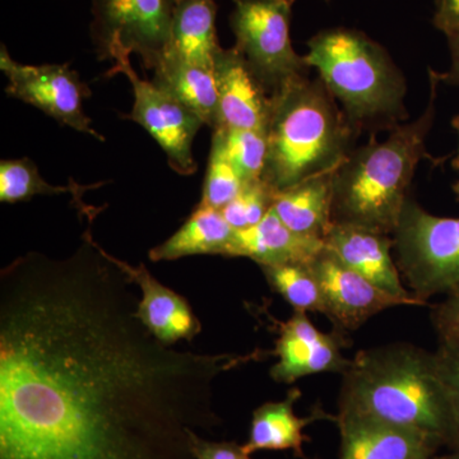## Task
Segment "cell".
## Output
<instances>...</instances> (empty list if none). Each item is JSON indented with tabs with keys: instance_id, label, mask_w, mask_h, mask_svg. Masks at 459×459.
<instances>
[{
	"instance_id": "obj_35",
	"label": "cell",
	"mask_w": 459,
	"mask_h": 459,
	"mask_svg": "<svg viewBox=\"0 0 459 459\" xmlns=\"http://www.w3.org/2000/svg\"><path fill=\"white\" fill-rule=\"evenodd\" d=\"M453 192L455 193V195H457L459 201V180L457 183L453 184Z\"/></svg>"
},
{
	"instance_id": "obj_8",
	"label": "cell",
	"mask_w": 459,
	"mask_h": 459,
	"mask_svg": "<svg viewBox=\"0 0 459 459\" xmlns=\"http://www.w3.org/2000/svg\"><path fill=\"white\" fill-rule=\"evenodd\" d=\"M178 0H92L90 33L100 62L122 48L150 71L164 56Z\"/></svg>"
},
{
	"instance_id": "obj_23",
	"label": "cell",
	"mask_w": 459,
	"mask_h": 459,
	"mask_svg": "<svg viewBox=\"0 0 459 459\" xmlns=\"http://www.w3.org/2000/svg\"><path fill=\"white\" fill-rule=\"evenodd\" d=\"M105 183L90 184H69L68 186H51L50 183L42 179L38 166L31 160H3L0 162V201L3 204H18V202L31 201L39 195H72L74 202L77 204L78 210L82 208L84 204L82 195L89 190L98 189Z\"/></svg>"
},
{
	"instance_id": "obj_30",
	"label": "cell",
	"mask_w": 459,
	"mask_h": 459,
	"mask_svg": "<svg viewBox=\"0 0 459 459\" xmlns=\"http://www.w3.org/2000/svg\"><path fill=\"white\" fill-rule=\"evenodd\" d=\"M192 443L195 459H252L243 446L235 442H211L195 434Z\"/></svg>"
},
{
	"instance_id": "obj_14",
	"label": "cell",
	"mask_w": 459,
	"mask_h": 459,
	"mask_svg": "<svg viewBox=\"0 0 459 459\" xmlns=\"http://www.w3.org/2000/svg\"><path fill=\"white\" fill-rule=\"evenodd\" d=\"M325 247L344 265L388 294L406 300L411 307L427 305L402 283L400 270L392 258L391 235L362 226L333 223L325 235Z\"/></svg>"
},
{
	"instance_id": "obj_26",
	"label": "cell",
	"mask_w": 459,
	"mask_h": 459,
	"mask_svg": "<svg viewBox=\"0 0 459 459\" xmlns=\"http://www.w3.org/2000/svg\"><path fill=\"white\" fill-rule=\"evenodd\" d=\"M244 181L226 155L221 133L213 131L210 159L205 172L204 192L199 204L222 210L232 201L241 189Z\"/></svg>"
},
{
	"instance_id": "obj_1",
	"label": "cell",
	"mask_w": 459,
	"mask_h": 459,
	"mask_svg": "<svg viewBox=\"0 0 459 459\" xmlns=\"http://www.w3.org/2000/svg\"><path fill=\"white\" fill-rule=\"evenodd\" d=\"M0 272V459H195L221 425L217 377L271 351H179L138 316L134 283L92 237ZM202 437V435H201Z\"/></svg>"
},
{
	"instance_id": "obj_20",
	"label": "cell",
	"mask_w": 459,
	"mask_h": 459,
	"mask_svg": "<svg viewBox=\"0 0 459 459\" xmlns=\"http://www.w3.org/2000/svg\"><path fill=\"white\" fill-rule=\"evenodd\" d=\"M336 171L316 175L277 192L273 211L287 228L325 241L333 225L332 205Z\"/></svg>"
},
{
	"instance_id": "obj_2",
	"label": "cell",
	"mask_w": 459,
	"mask_h": 459,
	"mask_svg": "<svg viewBox=\"0 0 459 459\" xmlns=\"http://www.w3.org/2000/svg\"><path fill=\"white\" fill-rule=\"evenodd\" d=\"M338 409L430 435L449 451L459 446L457 420L435 353L415 344L356 353L342 374Z\"/></svg>"
},
{
	"instance_id": "obj_32",
	"label": "cell",
	"mask_w": 459,
	"mask_h": 459,
	"mask_svg": "<svg viewBox=\"0 0 459 459\" xmlns=\"http://www.w3.org/2000/svg\"><path fill=\"white\" fill-rule=\"evenodd\" d=\"M448 39L449 50H451L452 65L448 72H437L440 83L451 84V86H459V30L446 33Z\"/></svg>"
},
{
	"instance_id": "obj_29",
	"label": "cell",
	"mask_w": 459,
	"mask_h": 459,
	"mask_svg": "<svg viewBox=\"0 0 459 459\" xmlns=\"http://www.w3.org/2000/svg\"><path fill=\"white\" fill-rule=\"evenodd\" d=\"M431 320L439 340H459V289L435 305Z\"/></svg>"
},
{
	"instance_id": "obj_24",
	"label": "cell",
	"mask_w": 459,
	"mask_h": 459,
	"mask_svg": "<svg viewBox=\"0 0 459 459\" xmlns=\"http://www.w3.org/2000/svg\"><path fill=\"white\" fill-rule=\"evenodd\" d=\"M268 285L296 312L323 313L325 296L310 263L259 265Z\"/></svg>"
},
{
	"instance_id": "obj_10",
	"label": "cell",
	"mask_w": 459,
	"mask_h": 459,
	"mask_svg": "<svg viewBox=\"0 0 459 459\" xmlns=\"http://www.w3.org/2000/svg\"><path fill=\"white\" fill-rule=\"evenodd\" d=\"M0 69L8 78L5 87L8 96L38 108L63 126L105 141V137L92 128L90 117L84 113L83 101L91 96L90 87L82 82L78 72L72 69L69 63L20 65L2 45Z\"/></svg>"
},
{
	"instance_id": "obj_4",
	"label": "cell",
	"mask_w": 459,
	"mask_h": 459,
	"mask_svg": "<svg viewBox=\"0 0 459 459\" xmlns=\"http://www.w3.org/2000/svg\"><path fill=\"white\" fill-rule=\"evenodd\" d=\"M262 179L281 192L336 171L359 137L320 78H294L272 93Z\"/></svg>"
},
{
	"instance_id": "obj_34",
	"label": "cell",
	"mask_w": 459,
	"mask_h": 459,
	"mask_svg": "<svg viewBox=\"0 0 459 459\" xmlns=\"http://www.w3.org/2000/svg\"><path fill=\"white\" fill-rule=\"evenodd\" d=\"M442 459H459V446L458 448L453 449L448 455H440Z\"/></svg>"
},
{
	"instance_id": "obj_11",
	"label": "cell",
	"mask_w": 459,
	"mask_h": 459,
	"mask_svg": "<svg viewBox=\"0 0 459 459\" xmlns=\"http://www.w3.org/2000/svg\"><path fill=\"white\" fill-rule=\"evenodd\" d=\"M279 325L276 349L272 351L279 361L272 367V379L291 385L313 374L342 376L349 368L351 360L342 355V349L347 346L342 329L323 333L310 322L307 313L296 310L291 318Z\"/></svg>"
},
{
	"instance_id": "obj_25",
	"label": "cell",
	"mask_w": 459,
	"mask_h": 459,
	"mask_svg": "<svg viewBox=\"0 0 459 459\" xmlns=\"http://www.w3.org/2000/svg\"><path fill=\"white\" fill-rule=\"evenodd\" d=\"M221 133L226 155L244 184L262 179L268 155L267 132L216 128Z\"/></svg>"
},
{
	"instance_id": "obj_36",
	"label": "cell",
	"mask_w": 459,
	"mask_h": 459,
	"mask_svg": "<svg viewBox=\"0 0 459 459\" xmlns=\"http://www.w3.org/2000/svg\"><path fill=\"white\" fill-rule=\"evenodd\" d=\"M433 459H442V457H440V455H437V457H435Z\"/></svg>"
},
{
	"instance_id": "obj_37",
	"label": "cell",
	"mask_w": 459,
	"mask_h": 459,
	"mask_svg": "<svg viewBox=\"0 0 459 459\" xmlns=\"http://www.w3.org/2000/svg\"><path fill=\"white\" fill-rule=\"evenodd\" d=\"M327 2H329V0H327Z\"/></svg>"
},
{
	"instance_id": "obj_6",
	"label": "cell",
	"mask_w": 459,
	"mask_h": 459,
	"mask_svg": "<svg viewBox=\"0 0 459 459\" xmlns=\"http://www.w3.org/2000/svg\"><path fill=\"white\" fill-rule=\"evenodd\" d=\"M400 273L427 303L459 289V219L435 216L407 198L394 234Z\"/></svg>"
},
{
	"instance_id": "obj_16",
	"label": "cell",
	"mask_w": 459,
	"mask_h": 459,
	"mask_svg": "<svg viewBox=\"0 0 459 459\" xmlns=\"http://www.w3.org/2000/svg\"><path fill=\"white\" fill-rule=\"evenodd\" d=\"M108 256L134 285L140 286L138 316L160 341L174 344L181 340L192 341L201 333V322L188 301L156 280L143 263L134 267L110 253Z\"/></svg>"
},
{
	"instance_id": "obj_3",
	"label": "cell",
	"mask_w": 459,
	"mask_h": 459,
	"mask_svg": "<svg viewBox=\"0 0 459 459\" xmlns=\"http://www.w3.org/2000/svg\"><path fill=\"white\" fill-rule=\"evenodd\" d=\"M430 98L424 113L389 132L385 141L371 134L364 146L353 148L337 169L333 183L332 221L362 226L392 235L400 221L411 183L420 161L430 159L427 138L437 114V72L429 69Z\"/></svg>"
},
{
	"instance_id": "obj_28",
	"label": "cell",
	"mask_w": 459,
	"mask_h": 459,
	"mask_svg": "<svg viewBox=\"0 0 459 459\" xmlns=\"http://www.w3.org/2000/svg\"><path fill=\"white\" fill-rule=\"evenodd\" d=\"M439 347L435 351L437 370L449 397L459 429V340H439Z\"/></svg>"
},
{
	"instance_id": "obj_17",
	"label": "cell",
	"mask_w": 459,
	"mask_h": 459,
	"mask_svg": "<svg viewBox=\"0 0 459 459\" xmlns=\"http://www.w3.org/2000/svg\"><path fill=\"white\" fill-rule=\"evenodd\" d=\"M323 249L325 241L292 231L272 208L253 228L235 231L225 256H244L258 265L310 263Z\"/></svg>"
},
{
	"instance_id": "obj_19",
	"label": "cell",
	"mask_w": 459,
	"mask_h": 459,
	"mask_svg": "<svg viewBox=\"0 0 459 459\" xmlns=\"http://www.w3.org/2000/svg\"><path fill=\"white\" fill-rule=\"evenodd\" d=\"M216 16L214 0H178L161 60L213 68L214 57L221 49L217 41Z\"/></svg>"
},
{
	"instance_id": "obj_33",
	"label": "cell",
	"mask_w": 459,
	"mask_h": 459,
	"mask_svg": "<svg viewBox=\"0 0 459 459\" xmlns=\"http://www.w3.org/2000/svg\"><path fill=\"white\" fill-rule=\"evenodd\" d=\"M452 126L455 129L458 133L459 137V114L455 115V117L452 119ZM452 168L455 169V170L459 171V146L457 150V155H455V159L452 160Z\"/></svg>"
},
{
	"instance_id": "obj_5",
	"label": "cell",
	"mask_w": 459,
	"mask_h": 459,
	"mask_svg": "<svg viewBox=\"0 0 459 459\" xmlns=\"http://www.w3.org/2000/svg\"><path fill=\"white\" fill-rule=\"evenodd\" d=\"M307 45L305 62L318 71L358 135L407 122L406 78L379 42L356 29L332 27Z\"/></svg>"
},
{
	"instance_id": "obj_9",
	"label": "cell",
	"mask_w": 459,
	"mask_h": 459,
	"mask_svg": "<svg viewBox=\"0 0 459 459\" xmlns=\"http://www.w3.org/2000/svg\"><path fill=\"white\" fill-rule=\"evenodd\" d=\"M129 56L131 54L122 48H114L110 51L114 66L108 75H126L134 95L132 111L123 115L124 119L132 120L146 129L164 151L172 170L184 177L195 174L197 164L193 157V142L204 123L197 114L159 89L152 81L148 82L138 77Z\"/></svg>"
},
{
	"instance_id": "obj_12",
	"label": "cell",
	"mask_w": 459,
	"mask_h": 459,
	"mask_svg": "<svg viewBox=\"0 0 459 459\" xmlns=\"http://www.w3.org/2000/svg\"><path fill=\"white\" fill-rule=\"evenodd\" d=\"M310 265L325 296V316L342 331H355L377 314L410 305L344 265L325 247Z\"/></svg>"
},
{
	"instance_id": "obj_22",
	"label": "cell",
	"mask_w": 459,
	"mask_h": 459,
	"mask_svg": "<svg viewBox=\"0 0 459 459\" xmlns=\"http://www.w3.org/2000/svg\"><path fill=\"white\" fill-rule=\"evenodd\" d=\"M152 82L201 117L204 126H219V96L213 68L161 60Z\"/></svg>"
},
{
	"instance_id": "obj_13",
	"label": "cell",
	"mask_w": 459,
	"mask_h": 459,
	"mask_svg": "<svg viewBox=\"0 0 459 459\" xmlns=\"http://www.w3.org/2000/svg\"><path fill=\"white\" fill-rule=\"evenodd\" d=\"M340 459H433L443 444L412 429L338 411Z\"/></svg>"
},
{
	"instance_id": "obj_18",
	"label": "cell",
	"mask_w": 459,
	"mask_h": 459,
	"mask_svg": "<svg viewBox=\"0 0 459 459\" xmlns=\"http://www.w3.org/2000/svg\"><path fill=\"white\" fill-rule=\"evenodd\" d=\"M300 397L301 392L291 388L285 400L267 402L253 412L249 437L243 446L247 455L259 451H292L296 458L307 459L303 446L310 442V437L304 434V429L320 420L336 422L337 416L316 406L309 416L299 418L294 407Z\"/></svg>"
},
{
	"instance_id": "obj_27",
	"label": "cell",
	"mask_w": 459,
	"mask_h": 459,
	"mask_svg": "<svg viewBox=\"0 0 459 459\" xmlns=\"http://www.w3.org/2000/svg\"><path fill=\"white\" fill-rule=\"evenodd\" d=\"M277 190L263 179L244 184L237 197L222 208L226 221L235 230L253 228L273 208Z\"/></svg>"
},
{
	"instance_id": "obj_21",
	"label": "cell",
	"mask_w": 459,
	"mask_h": 459,
	"mask_svg": "<svg viewBox=\"0 0 459 459\" xmlns=\"http://www.w3.org/2000/svg\"><path fill=\"white\" fill-rule=\"evenodd\" d=\"M235 230L221 210L198 204L172 237L150 250L151 261H177L193 255H226Z\"/></svg>"
},
{
	"instance_id": "obj_15",
	"label": "cell",
	"mask_w": 459,
	"mask_h": 459,
	"mask_svg": "<svg viewBox=\"0 0 459 459\" xmlns=\"http://www.w3.org/2000/svg\"><path fill=\"white\" fill-rule=\"evenodd\" d=\"M219 96L217 128L267 132L272 99L238 48L221 49L214 57Z\"/></svg>"
},
{
	"instance_id": "obj_31",
	"label": "cell",
	"mask_w": 459,
	"mask_h": 459,
	"mask_svg": "<svg viewBox=\"0 0 459 459\" xmlns=\"http://www.w3.org/2000/svg\"><path fill=\"white\" fill-rule=\"evenodd\" d=\"M434 26L439 31L451 33L459 30V0H434Z\"/></svg>"
},
{
	"instance_id": "obj_7",
	"label": "cell",
	"mask_w": 459,
	"mask_h": 459,
	"mask_svg": "<svg viewBox=\"0 0 459 459\" xmlns=\"http://www.w3.org/2000/svg\"><path fill=\"white\" fill-rule=\"evenodd\" d=\"M229 22L241 51L265 90L272 93L294 78L309 75L290 36L296 0H232Z\"/></svg>"
}]
</instances>
